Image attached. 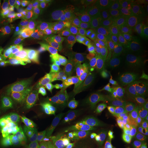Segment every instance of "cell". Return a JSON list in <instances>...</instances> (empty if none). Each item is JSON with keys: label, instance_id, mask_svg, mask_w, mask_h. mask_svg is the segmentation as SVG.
<instances>
[{"label": "cell", "instance_id": "6da1fadb", "mask_svg": "<svg viewBox=\"0 0 148 148\" xmlns=\"http://www.w3.org/2000/svg\"><path fill=\"white\" fill-rule=\"evenodd\" d=\"M54 99L46 97L43 101L32 106L24 115L45 122L53 127L62 126V122L55 115Z\"/></svg>", "mask_w": 148, "mask_h": 148}, {"label": "cell", "instance_id": "7a4b0ae2", "mask_svg": "<svg viewBox=\"0 0 148 148\" xmlns=\"http://www.w3.org/2000/svg\"><path fill=\"white\" fill-rule=\"evenodd\" d=\"M54 112L57 119L66 125L78 128L77 119L79 106L75 101L66 98H54Z\"/></svg>", "mask_w": 148, "mask_h": 148}, {"label": "cell", "instance_id": "3957f363", "mask_svg": "<svg viewBox=\"0 0 148 148\" xmlns=\"http://www.w3.org/2000/svg\"><path fill=\"white\" fill-rule=\"evenodd\" d=\"M89 79L98 90L110 97L118 103H121L125 99L124 88L117 87L106 81L100 73L92 74Z\"/></svg>", "mask_w": 148, "mask_h": 148}, {"label": "cell", "instance_id": "277c9868", "mask_svg": "<svg viewBox=\"0 0 148 148\" xmlns=\"http://www.w3.org/2000/svg\"><path fill=\"white\" fill-rule=\"evenodd\" d=\"M148 139V129L142 122L136 120L134 127L128 136L131 148H145Z\"/></svg>", "mask_w": 148, "mask_h": 148}, {"label": "cell", "instance_id": "5b68a950", "mask_svg": "<svg viewBox=\"0 0 148 148\" xmlns=\"http://www.w3.org/2000/svg\"><path fill=\"white\" fill-rule=\"evenodd\" d=\"M129 29L133 38L139 44L143 46V43L148 35V21L145 16H133L131 19Z\"/></svg>", "mask_w": 148, "mask_h": 148}, {"label": "cell", "instance_id": "8992f818", "mask_svg": "<svg viewBox=\"0 0 148 148\" xmlns=\"http://www.w3.org/2000/svg\"><path fill=\"white\" fill-rule=\"evenodd\" d=\"M131 19H117L107 23L103 27V33L106 39L112 41H119V38L126 28L129 27Z\"/></svg>", "mask_w": 148, "mask_h": 148}, {"label": "cell", "instance_id": "52a82bcc", "mask_svg": "<svg viewBox=\"0 0 148 148\" xmlns=\"http://www.w3.org/2000/svg\"><path fill=\"white\" fill-rule=\"evenodd\" d=\"M131 86L133 95L143 100L148 90V70L142 69L131 76Z\"/></svg>", "mask_w": 148, "mask_h": 148}, {"label": "cell", "instance_id": "ba28073f", "mask_svg": "<svg viewBox=\"0 0 148 148\" xmlns=\"http://www.w3.org/2000/svg\"><path fill=\"white\" fill-rule=\"evenodd\" d=\"M77 87L81 90L88 93L92 98L93 101L97 102L101 106L102 109H110L116 108L114 99L95 87L86 85H78Z\"/></svg>", "mask_w": 148, "mask_h": 148}, {"label": "cell", "instance_id": "9c48e42d", "mask_svg": "<svg viewBox=\"0 0 148 148\" xmlns=\"http://www.w3.org/2000/svg\"><path fill=\"white\" fill-rule=\"evenodd\" d=\"M103 46H98L91 44H80L76 46L73 53L74 58L78 60L88 62L90 59L97 55H99Z\"/></svg>", "mask_w": 148, "mask_h": 148}, {"label": "cell", "instance_id": "30bf717a", "mask_svg": "<svg viewBox=\"0 0 148 148\" xmlns=\"http://www.w3.org/2000/svg\"><path fill=\"white\" fill-rule=\"evenodd\" d=\"M68 63V62L62 60L53 55L47 59L43 60L42 67L39 70L49 77L60 73Z\"/></svg>", "mask_w": 148, "mask_h": 148}, {"label": "cell", "instance_id": "8fae6325", "mask_svg": "<svg viewBox=\"0 0 148 148\" xmlns=\"http://www.w3.org/2000/svg\"><path fill=\"white\" fill-rule=\"evenodd\" d=\"M15 121L16 123V127L24 130L42 129L45 131H50L53 127L49 126V125L45 122L36 120L27 115L18 117L17 120Z\"/></svg>", "mask_w": 148, "mask_h": 148}, {"label": "cell", "instance_id": "7c38bea8", "mask_svg": "<svg viewBox=\"0 0 148 148\" xmlns=\"http://www.w3.org/2000/svg\"><path fill=\"white\" fill-rule=\"evenodd\" d=\"M76 47V46L71 42L69 38H62L60 40L58 46L53 55L62 60L69 62Z\"/></svg>", "mask_w": 148, "mask_h": 148}, {"label": "cell", "instance_id": "4fadbf2b", "mask_svg": "<svg viewBox=\"0 0 148 148\" xmlns=\"http://www.w3.org/2000/svg\"><path fill=\"white\" fill-rule=\"evenodd\" d=\"M100 74L109 82L121 88H124V86L130 78L129 75L122 73L116 70H109Z\"/></svg>", "mask_w": 148, "mask_h": 148}, {"label": "cell", "instance_id": "5bb4252c", "mask_svg": "<svg viewBox=\"0 0 148 148\" xmlns=\"http://www.w3.org/2000/svg\"><path fill=\"white\" fill-rule=\"evenodd\" d=\"M115 66L116 68V70L122 73L134 74L142 69L137 56H130L116 64Z\"/></svg>", "mask_w": 148, "mask_h": 148}, {"label": "cell", "instance_id": "9a60e30c", "mask_svg": "<svg viewBox=\"0 0 148 148\" xmlns=\"http://www.w3.org/2000/svg\"><path fill=\"white\" fill-rule=\"evenodd\" d=\"M25 100L26 99L20 93L8 101L6 109L4 111L7 121H10L13 117L17 115L24 105Z\"/></svg>", "mask_w": 148, "mask_h": 148}, {"label": "cell", "instance_id": "2e32d148", "mask_svg": "<svg viewBox=\"0 0 148 148\" xmlns=\"http://www.w3.org/2000/svg\"><path fill=\"white\" fill-rule=\"evenodd\" d=\"M22 57L18 51H12L0 58V64L7 70L19 68L22 64Z\"/></svg>", "mask_w": 148, "mask_h": 148}, {"label": "cell", "instance_id": "e0dca14e", "mask_svg": "<svg viewBox=\"0 0 148 148\" xmlns=\"http://www.w3.org/2000/svg\"><path fill=\"white\" fill-rule=\"evenodd\" d=\"M101 135L99 147L114 145L121 140V137L119 132L111 130L109 127L101 129L100 131Z\"/></svg>", "mask_w": 148, "mask_h": 148}, {"label": "cell", "instance_id": "ac0fdd59", "mask_svg": "<svg viewBox=\"0 0 148 148\" xmlns=\"http://www.w3.org/2000/svg\"><path fill=\"white\" fill-rule=\"evenodd\" d=\"M46 98V94L45 88L35 90L34 94L27 98L25 101V103L21 110L17 114V116H21L24 115L27 110L30 108L34 104L40 103L43 101Z\"/></svg>", "mask_w": 148, "mask_h": 148}, {"label": "cell", "instance_id": "d6986e66", "mask_svg": "<svg viewBox=\"0 0 148 148\" xmlns=\"http://www.w3.org/2000/svg\"><path fill=\"white\" fill-rule=\"evenodd\" d=\"M32 27L27 22L21 23L13 34L16 36V40L17 42L20 45H23L30 39L32 38Z\"/></svg>", "mask_w": 148, "mask_h": 148}, {"label": "cell", "instance_id": "ffe728a7", "mask_svg": "<svg viewBox=\"0 0 148 148\" xmlns=\"http://www.w3.org/2000/svg\"><path fill=\"white\" fill-rule=\"evenodd\" d=\"M130 109L135 113L137 120L142 122L148 129V103L143 100L140 101L133 104Z\"/></svg>", "mask_w": 148, "mask_h": 148}, {"label": "cell", "instance_id": "44dd1931", "mask_svg": "<svg viewBox=\"0 0 148 148\" xmlns=\"http://www.w3.org/2000/svg\"><path fill=\"white\" fill-rule=\"evenodd\" d=\"M65 21L66 24L67 30L63 38H70L73 37L81 25V18L79 14L69 16L66 18Z\"/></svg>", "mask_w": 148, "mask_h": 148}, {"label": "cell", "instance_id": "7402d4cb", "mask_svg": "<svg viewBox=\"0 0 148 148\" xmlns=\"http://www.w3.org/2000/svg\"><path fill=\"white\" fill-rule=\"evenodd\" d=\"M116 120L125 131L130 132L136 123V120L129 113L118 109Z\"/></svg>", "mask_w": 148, "mask_h": 148}, {"label": "cell", "instance_id": "603a6c76", "mask_svg": "<svg viewBox=\"0 0 148 148\" xmlns=\"http://www.w3.org/2000/svg\"><path fill=\"white\" fill-rule=\"evenodd\" d=\"M18 14V8L16 1H8L5 9L2 13V23L10 21L15 18Z\"/></svg>", "mask_w": 148, "mask_h": 148}, {"label": "cell", "instance_id": "cb8c5ba5", "mask_svg": "<svg viewBox=\"0 0 148 148\" xmlns=\"http://www.w3.org/2000/svg\"><path fill=\"white\" fill-rule=\"evenodd\" d=\"M77 60L74 58L70 59L68 63L65 66L61 73L69 78L80 79L82 77L83 74L80 73L76 68V62Z\"/></svg>", "mask_w": 148, "mask_h": 148}, {"label": "cell", "instance_id": "d4e9b609", "mask_svg": "<svg viewBox=\"0 0 148 148\" xmlns=\"http://www.w3.org/2000/svg\"><path fill=\"white\" fill-rule=\"evenodd\" d=\"M60 40H53L48 38H43L42 42L38 47V52L41 54L44 53H54L57 48Z\"/></svg>", "mask_w": 148, "mask_h": 148}, {"label": "cell", "instance_id": "484cf974", "mask_svg": "<svg viewBox=\"0 0 148 148\" xmlns=\"http://www.w3.org/2000/svg\"><path fill=\"white\" fill-rule=\"evenodd\" d=\"M115 45L117 47L123 48L130 56L137 57L143 49V46L137 43L117 42Z\"/></svg>", "mask_w": 148, "mask_h": 148}, {"label": "cell", "instance_id": "4316f807", "mask_svg": "<svg viewBox=\"0 0 148 148\" xmlns=\"http://www.w3.org/2000/svg\"><path fill=\"white\" fill-rule=\"evenodd\" d=\"M99 56L104 60L106 65L109 66H115L116 65L115 57L113 50V44L104 45Z\"/></svg>", "mask_w": 148, "mask_h": 148}, {"label": "cell", "instance_id": "83f0119b", "mask_svg": "<svg viewBox=\"0 0 148 148\" xmlns=\"http://www.w3.org/2000/svg\"><path fill=\"white\" fill-rule=\"evenodd\" d=\"M49 77L43 74L40 70H38L37 73L34 74L29 79L27 87L30 90H36L40 86L43 84Z\"/></svg>", "mask_w": 148, "mask_h": 148}, {"label": "cell", "instance_id": "f1b7e54d", "mask_svg": "<svg viewBox=\"0 0 148 148\" xmlns=\"http://www.w3.org/2000/svg\"><path fill=\"white\" fill-rule=\"evenodd\" d=\"M67 30L65 21L56 22L54 23L53 30L48 38L53 40H58L61 37H63Z\"/></svg>", "mask_w": 148, "mask_h": 148}, {"label": "cell", "instance_id": "f546056e", "mask_svg": "<svg viewBox=\"0 0 148 148\" xmlns=\"http://www.w3.org/2000/svg\"><path fill=\"white\" fill-rule=\"evenodd\" d=\"M21 23V21L17 16L10 21L2 23V31L6 36H10L13 34Z\"/></svg>", "mask_w": 148, "mask_h": 148}, {"label": "cell", "instance_id": "4dcf8cb0", "mask_svg": "<svg viewBox=\"0 0 148 148\" xmlns=\"http://www.w3.org/2000/svg\"><path fill=\"white\" fill-rule=\"evenodd\" d=\"M88 69L93 70H99L103 69L106 65L104 60L99 55H97L90 59L86 62Z\"/></svg>", "mask_w": 148, "mask_h": 148}, {"label": "cell", "instance_id": "1f68e13d", "mask_svg": "<svg viewBox=\"0 0 148 148\" xmlns=\"http://www.w3.org/2000/svg\"><path fill=\"white\" fill-rule=\"evenodd\" d=\"M79 3L77 1H70L66 2L65 13L66 18L71 15L79 14Z\"/></svg>", "mask_w": 148, "mask_h": 148}, {"label": "cell", "instance_id": "d6a6232c", "mask_svg": "<svg viewBox=\"0 0 148 148\" xmlns=\"http://www.w3.org/2000/svg\"><path fill=\"white\" fill-rule=\"evenodd\" d=\"M66 5V1L60 3L58 8L57 9V11L55 12L51 18L49 19L54 23L60 22V21H65L66 19L65 13V8Z\"/></svg>", "mask_w": 148, "mask_h": 148}, {"label": "cell", "instance_id": "836d02e7", "mask_svg": "<svg viewBox=\"0 0 148 148\" xmlns=\"http://www.w3.org/2000/svg\"><path fill=\"white\" fill-rule=\"evenodd\" d=\"M61 2L57 1H43L42 10L46 14H49L58 8Z\"/></svg>", "mask_w": 148, "mask_h": 148}, {"label": "cell", "instance_id": "e575fe53", "mask_svg": "<svg viewBox=\"0 0 148 148\" xmlns=\"http://www.w3.org/2000/svg\"><path fill=\"white\" fill-rule=\"evenodd\" d=\"M95 5H93L91 2L90 0V2L84 4H81L79 5V14L81 16L83 17H88L92 14L95 11Z\"/></svg>", "mask_w": 148, "mask_h": 148}, {"label": "cell", "instance_id": "d590c367", "mask_svg": "<svg viewBox=\"0 0 148 148\" xmlns=\"http://www.w3.org/2000/svg\"><path fill=\"white\" fill-rule=\"evenodd\" d=\"M113 50L115 57L116 64L121 62L124 59L127 58L130 56H129L127 52L121 47L116 46L115 43L113 44Z\"/></svg>", "mask_w": 148, "mask_h": 148}, {"label": "cell", "instance_id": "8d00e7d4", "mask_svg": "<svg viewBox=\"0 0 148 148\" xmlns=\"http://www.w3.org/2000/svg\"><path fill=\"white\" fill-rule=\"evenodd\" d=\"M41 10L42 1L37 0L32 1V5L28 14L31 15L34 18H35L38 15H39V13Z\"/></svg>", "mask_w": 148, "mask_h": 148}, {"label": "cell", "instance_id": "74e56055", "mask_svg": "<svg viewBox=\"0 0 148 148\" xmlns=\"http://www.w3.org/2000/svg\"><path fill=\"white\" fill-rule=\"evenodd\" d=\"M137 58L142 69L148 70V51L143 48Z\"/></svg>", "mask_w": 148, "mask_h": 148}, {"label": "cell", "instance_id": "f35d334b", "mask_svg": "<svg viewBox=\"0 0 148 148\" xmlns=\"http://www.w3.org/2000/svg\"><path fill=\"white\" fill-rule=\"evenodd\" d=\"M118 42H133L138 43L137 41L133 38L132 35L130 31L129 27H127L123 32H122L119 38V40Z\"/></svg>", "mask_w": 148, "mask_h": 148}, {"label": "cell", "instance_id": "ab89813d", "mask_svg": "<svg viewBox=\"0 0 148 148\" xmlns=\"http://www.w3.org/2000/svg\"><path fill=\"white\" fill-rule=\"evenodd\" d=\"M75 101L76 104L78 106H83L86 104L89 103L90 102L92 101L93 99L88 93H87L84 91L81 90V94L78 96L76 101Z\"/></svg>", "mask_w": 148, "mask_h": 148}, {"label": "cell", "instance_id": "60d3db41", "mask_svg": "<svg viewBox=\"0 0 148 148\" xmlns=\"http://www.w3.org/2000/svg\"><path fill=\"white\" fill-rule=\"evenodd\" d=\"M16 127V121H5L0 123V132L8 133L11 132L14 127Z\"/></svg>", "mask_w": 148, "mask_h": 148}, {"label": "cell", "instance_id": "b9f144b4", "mask_svg": "<svg viewBox=\"0 0 148 148\" xmlns=\"http://www.w3.org/2000/svg\"><path fill=\"white\" fill-rule=\"evenodd\" d=\"M18 10L21 13H27L30 10L32 5V1L31 0H18L16 1Z\"/></svg>", "mask_w": 148, "mask_h": 148}, {"label": "cell", "instance_id": "7bdbcfd3", "mask_svg": "<svg viewBox=\"0 0 148 148\" xmlns=\"http://www.w3.org/2000/svg\"><path fill=\"white\" fill-rule=\"evenodd\" d=\"M32 38L36 37H43L46 36V32L43 26H32L31 28Z\"/></svg>", "mask_w": 148, "mask_h": 148}, {"label": "cell", "instance_id": "ee69618b", "mask_svg": "<svg viewBox=\"0 0 148 148\" xmlns=\"http://www.w3.org/2000/svg\"><path fill=\"white\" fill-rule=\"evenodd\" d=\"M76 65L77 70L79 71L80 73L83 74V75L86 74L88 69V67L87 66V63L84 61L77 60Z\"/></svg>", "mask_w": 148, "mask_h": 148}, {"label": "cell", "instance_id": "f6af8a7d", "mask_svg": "<svg viewBox=\"0 0 148 148\" xmlns=\"http://www.w3.org/2000/svg\"><path fill=\"white\" fill-rule=\"evenodd\" d=\"M54 22L51 20H48V21L42 25L44 29L46 32V36L44 38H48L49 35L53 30V27L54 25Z\"/></svg>", "mask_w": 148, "mask_h": 148}, {"label": "cell", "instance_id": "bcb514c9", "mask_svg": "<svg viewBox=\"0 0 148 148\" xmlns=\"http://www.w3.org/2000/svg\"><path fill=\"white\" fill-rule=\"evenodd\" d=\"M101 147V148H131L127 140H121L119 143L114 145H108Z\"/></svg>", "mask_w": 148, "mask_h": 148}, {"label": "cell", "instance_id": "7dc6e473", "mask_svg": "<svg viewBox=\"0 0 148 148\" xmlns=\"http://www.w3.org/2000/svg\"><path fill=\"white\" fill-rule=\"evenodd\" d=\"M48 21L47 17L43 15H38L34 18V24L36 26H42Z\"/></svg>", "mask_w": 148, "mask_h": 148}, {"label": "cell", "instance_id": "c3c4849f", "mask_svg": "<svg viewBox=\"0 0 148 148\" xmlns=\"http://www.w3.org/2000/svg\"><path fill=\"white\" fill-rule=\"evenodd\" d=\"M22 22H27L28 20V13H18L16 16Z\"/></svg>", "mask_w": 148, "mask_h": 148}, {"label": "cell", "instance_id": "681fc988", "mask_svg": "<svg viewBox=\"0 0 148 148\" xmlns=\"http://www.w3.org/2000/svg\"><path fill=\"white\" fill-rule=\"evenodd\" d=\"M35 90H24L21 91V94L25 99H27V98L30 97V96H32L34 94V93L35 92Z\"/></svg>", "mask_w": 148, "mask_h": 148}, {"label": "cell", "instance_id": "f907efd6", "mask_svg": "<svg viewBox=\"0 0 148 148\" xmlns=\"http://www.w3.org/2000/svg\"><path fill=\"white\" fill-rule=\"evenodd\" d=\"M7 98L2 93H0V111H5L3 106L5 104Z\"/></svg>", "mask_w": 148, "mask_h": 148}, {"label": "cell", "instance_id": "816d5d0a", "mask_svg": "<svg viewBox=\"0 0 148 148\" xmlns=\"http://www.w3.org/2000/svg\"><path fill=\"white\" fill-rule=\"evenodd\" d=\"M7 121V117L5 116L4 111H0V123Z\"/></svg>", "mask_w": 148, "mask_h": 148}, {"label": "cell", "instance_id": "f5cc1de1", "mask_svg": "<svg viewBox=\"0 0 148 148\" xmlns=\"http://www.w3.org/2000/svg\"><path fill=\"white\" fill-rule=\"evenodd\" d=\"M103 1H99V0H90V2L93 5H99Z\"/></svg>", "mask_w": 148, "mask_h": 148}, {"label": "cell", "instance_id": "db71d44e", "mask_svg": "<svg viewBox=\"0 0 148 148\" xmlns=\"http://www.w3.org/2000/svg\"><path fill=\"white\" fill-rule=\"evenodd\" d=\"M143 48L145 49L146 50L148 51V36L146 38L145 40L144 41V42L143 43Z\"/></svg>", "mask_w": 148, "mask_h": 148}, {"label": "cell", "instance_id": "11a10c76", "mask_svg": "<svg viewBox=\"0 0 148 148\" xmlns=\"http://www.w3.org/2000/svg\"><path fill=\"white\" fill-rule=\"evenodd\" d=\"M90 0H77V2L79 3V5L84 4L90 2Z\"/></svg>", "mask_w": 148, "mask_h": 148}, {"label": "cell", "instance_id": "9f6ffc18", "mask_svg": "<svg viewBox=\"0 0 148 148\" xmlns=\"http://www.w3.org/2000/svg\"><path fill=\"white\" fill-rule=\"evenodd\" d=\"M1 7H2V1H0V13H1Z\"/></svg>", "mask_w": 148, "mask_h": 148}, {"label": "cell", "instance_id": "6f0895ef", "mask_svg": "<svg viewBox=\"0 0 148 148\" xmlns=\"http://www.w3.org/2000/svg\"><path fill=\"white\" fill-rule=\"evenodd\" d=\"M92 148H101V147L98 146V147H93Z\"/></svg>", "mask_w": 148, "mask_h": 148}]
</instances>
